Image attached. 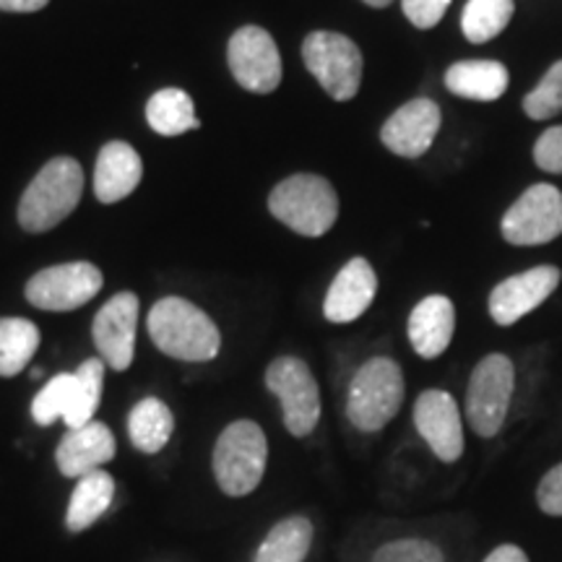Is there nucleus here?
<instances>
[{
	"instance_id": "31",
	"label": "nucleus",
	"mask_w": 562,
	"mask_h": 562,
	"mask_svg": "<svg viewBox=\"0 0 562 562\" xmlns=\"http://www.w3.org/2000/svg\"><path fill=\"white\" fill-rule=\"evenodd\" d=\"M533 161L539 170L562 175V125H552L533 144Z\"/></svg>"
},
{
	"instance_id": "12",
	"label": "nucleus",
	"mask_w": 562,
	"mask_h": 562,
	"mask_svg": "<svg viewBox=\"0 0 562 562\" xmlns=\"http://www.w3.org/2000/svg\"><path fill=\"white\" fill-rule=\"evenodd\" d=\"M136 326H138V297L133 292H121L104 302L94 315V336L100 360L115 372H125L136 351Z\"/></svg>"
},
{
	"instance_id": "26",
	"label": "nucleus",
	"mask_w": 562,
	"mask_h": 562,
	"mask_svg": "<svg viewBox=\"0 0 562 562\" xmlns=\"http://www.w3.org/2000/svg\"><path fill=\"white\" fill-rule=\"evenodd\" d=\"M40 347V328L26 318H0V378L19 375Z\"/></svg>"
},
{
	"instance_id": "28",
	"label": "nucleus",
	"mask_w": 562,
	"mask_h": 562,
	"mask_svg": "<svg viewBox=\"0 0 562 562\" xmlns=\"http://www.w3.org/2000/svg\"><path fill=\"white\" fill-rule=\"evenodd\" d=\"M70 389H74V372H60V375L50 378L32 402L34 422L42 427H50L63 419L70 402Z\"/></svg>"
},
{
	"instance_id": "6",
	"label": "nucleus",
	"mask_w": 562,
	"mask_h": 562,
	"mask_svg": "<svg viewBox=\"0 0 562 562\" xmlns=\"http://www.w3.org/2000/svg\"><path fill=\"white\" fill-rule=\"evenodd\" d=\"M302 60L336 102L355 100L362 83V53L347 34L313 32L302 42Z\"/></svg>"
},
{
	"instance_id": "24",
	"label": "nucleus",
	"mask_w": 562,
	"mask_h": 562,
	"mask_svg": "<svg viewBox=\"0 0 562 562\" xmlns=\"http://www.w3.org/2000/svg\"><path fill=\"white\" fill-rule=\"evenodd\" d=\"M146 121L159 136H182V133L199 128L193 100L182 89H161L146 104Z\"/></svg>"
},
{
	"instance_id": "27",
	"label": "nucleus",
	"mask_w": 562,
	"mask_h": 562,
	"mask_svg": "<svg viewBox=\"0 0 562 562\" xmlns=\"http://www.w3.org/2000/svg\"><path fill=\"white\" fill-rule=\"evenodd\" d=\"M513 11V0H469L461 13V30L469 42L482 45L495 40L510 24Z\"/></svg>"
},
{
	"instance_id": "30",
	"label": "nucleus",
	"mask_w": 562,
	"mask_h": 562,
	"mask_svg": "<svg viewBox=\"0 0 562 562\" xmlns=\"http://www.w3.org/2000/svg\"><path fill=\"white\" fill-rule=\"evenodd\" d=\"M370 562H446V554L427 539H398L383 544Z\"/></svg>"
},
{
	"instance_id": "5",
	"label": "nucleus",
	"mask_w": 562,
	"mask_h": 562,
	"mask_svg": "<svg viewBox=\"0 0 562 562\" xmlns=\"http://www.w3.org/2000/svg\"><path fill=\"white\" fill-rule=\"evenodd\" d=\"M269 461V442L256 422L237 419L214 446V476L224 495L245 497L258 487Z\"/></svg>"
},
{
	"instance_id": "18",
	"label": "nucleus",
	"mask_w": 562,
	"mask_h": 562,
	"mask_svg": "<svg viewBox=\"0 0 562 562\" xmlns=\"http://www.w3.org/2000/svg\"><path fill=\"white\" fill-rule=\"evenodd\" d=\"M456 331V307L453 302L442 294H430L414 307L409 315V341L414 351L425 360H435L442 351L451 347Z\"/></svg>"
},
{
	"instance_id": "15",
	"label": "nucleus",
	"mask_w": 562,
	"mask_h": 562,
	"mask_svg": "<svg viewBox=\"0 0 562 562\" xmlns=\"http://www.w3.org/2000/svg\"><path fill=\"white\" fill-rule=\"evenodd\" d=\"M440 131V108L438 102L419 97L406 102L385 121L381 128V140L385 149L404 159H417L432 146Z\"/></svg>"
},
{
	"instance_id": "36",
	"label": "nucleus",
	"mask_w": 562,
	"mask_h": 562,
	"mask_svg": "<svg viewBox=\"0 0 562 562\" xmlns=\"http://www.w3.org/2000/svg\"><path fill=\"white\" fill-rule=\"evenodd\" d=\"M364 3L372 5V9H385V5H391V0H364Z\"/></svg>"
},
{
	"instance_id": "35",
	"label": "nucleus",
	"mask_w": 562,
	"mask_h": 562,
	"mask_svg": "<svg viewBox=\"0 0 562 562\" xmlns=\"http://www.w3.org/2000/svg\"><path fill=\"white\" fill-rule=\"evenodd\" d=\"M47 3H50V0H0V11L34 13V11L45 9Z\"/></svg>"
},
{
	"instance_id": "14",
	"label": "nucleus",
	"mask_w": 562,
	"mask_h": 562,
	"mask_svg": "<svg viewBox=\"0 0 562 562\" xmlns=\"http://www.w3.org/2000/svg\"><path fill=\"white\" fill-rule=\"evenodd\" d=\"M414 425L440 461L453 463L463 453V425L456 398L448 391L430 389L414 404Z\"/></svg>"
},
{
	"instance_id": "33",
	"label": "nucleus",
	"mask_w": 562,
	"mask_h": 562,
	"mask_svg": "<svg viewBox=\"0 0 562 562\" xmlns=\"http://www.w3.org/2000/svg\"><path fill=\"white\" fill-rule=\"evenodd\" d=\"M537 503L547 516H562V463L550 469L537 487Z\"/></svg>"
},
{
	"instance_id": "10",
	"label": "nucleus",
	"mask_w": 562,
	"mask_h": 562,
	"mask_svg": "<svg viewBox=\"0 0 562 562\" xmlns=\"http://www.w3.org/2000/svg\"><path fill=\"white\" fill-rule=\"evenodd\" d=\"M501 232L510 245H547L562 235V193L550 182L531 186L505 211Z\"/></svg>"
},
{
	"instance_id": "16",
	"label": "nucleus",
	"mask_w": 562,
	"mask_h": 562,
	"mask_svg": "<svg viewBox=\"0 0 562 562\" xmlns=\"http://www.w3.org/2000/svg\"><path fill=\"white\" fill-rule=\"evenodd\" d=\"M112 456H115L112 430L104 422L94 419L63 435L58 451H55V463H58L63 476L81 480L91 472H100L102 463L112 461Z\"/></svg>"
},
{
	"instance_id": "4",
	"label": "nucleus",
	"mask_w": 562,
	"mask_h": 562,
	"mask_svg": "<svg viewBox=\"0 0 562 562\" xmlns=\"http://www.w3.org/2000/svg\"><path fill=\"white\" fill-rule=\"evenodd\" d=\"M404 404V372L391 357H372L351 378L347 417L357 430L378 432Z\"/></svg>"
},
{
	"instance_id": "1",
	"label": "nucleus",
	"mask_w": 562,
	"mask_h": 562,
	"mask_svg": "<svg viewBox=\"0 0 562 562\" xmlns=\"http://www.w3.org/2000/svg\"><path fill=\"white\" fill-rule=\"evenodd\" d=\"M149 336L159 351L182 362H209L220 355L222 336L214 321L193 302L165 297L151 307Z\"/></svg>"
},
{
	"instance_id": "25",
	"label": "nucleus",
	"mask_w": 562,
	"mask_h": 562,
	"mask_svg": "<svg viewBox=\"0 0 562 562\" xmlns=\"http://www.w3.org/2000/svg\"><path fill=\"white\" fill-rule=\"evenodd\" d=\"M104 364L97 357L81 362V368L74 372V389H70V402L68 409L63 414V422L68 425V430L89 425L94 422V414L100 409L102 402V385H104Z\"/></svg>"
},
{
	"instance_id": "17",
	"label": "nucleus",
	"mask_w": 562,
	"mask_h": 562,
	"mask_svg": "<svg viewBox=\"0 0 562 562\" xmlns=\"http://www.w3.org/2000/svg\"><path fill=\"white\" fill-rule=\"evenodd\" d=\"M378 292V277L370 261L364 258H351L341 266L331 281V290L323 302V315L331 323H351L357 321L372 305Z\"/></svg>"
},
{
	"instance_id": "8",
	"label": "nucleus",
	"mask_w": 562,
	"mask_h": 562,
	"mask_svg": "<svg viewBox=\"0 0 562 562\" xmlns=\"http://www.w3.org/2000/svg\"><path fill=\"white\" fill-rule=\"evenodd\" d=\"M266 385L279 398L281 419L294 438H305L321 419V391L300 357H279L266 370Z\"/></svg>"
},
{
	"instance_id": "11",
	"label": "nucleus",
	"mask_w": 562,
	"mask_h": 562,
	"mask_svg": "<svg viewBox=\"0 0 562 562\" xmlns=\"http://www.w3.org/2000/svg\"><path fill=\"white\" fill-rule=\"evenodd\" d=\"M227 63L235 81L252 94H269L281 81V58L273 37L261 26H243L229 37Z\"/></svg>"
},
{
	"instance_id": "7",
	"label": "nucleus",
	"mask_w": 562,
	"mask_h": 562,
	"mask_svg": "<svg viewBox=\"0 0 562 562\" xmlns=\"http://www.w3.org/2000/svg\"><path fill=\"white\" fill-rule=\"evenodd\" d=\"M516 385V368L505 355H487L476 364L467 389V419L480 438L503 430Z\"/></svg>"
},
{
	"instance_id": "9",
	"label": "nucleus",
	"mask_w": 562,
	"mask_h": 562,
	"mask_svg": "<svg viewBox=\"0 0 562 562\" xmlns=\"http://www.w3.org/2000/svg\"><path fill=\"white\" fill-rule=\"evenodd\" d=\"M100 290L102 271L89 261H76L34 273L26 284V300L40 311L68 313L94 300Z\"/></svg>"
},
{
	"instance_id": "29",
	"label": "nucleus",
	"mask_w": 562,
	"mask_h": 562,
	"mask_svg": "<svg viewBox=\"0 0 562 562\" xmlns=\"http://www.w3.org/2000/svg\"><path fill=\"white\" fill-rule=\"evenodd\" d=\"M524 112L531 121H547L562 112V60L554 63L539 87L524 97Z\"/></svg>"
},
{
	"instance_id": "23",
	"label": "nucleus",
	"mask_w": 562,
	"mask_h": 562,
	"mask_svg": "<svg viewBox=\"0 0 562 562\" xmlns=\"http://www.w3.org/2000/svg\"><path fill=\"white\" fill-rule=\"evenodd\" d=\"M313 544V524L305 516H290L266 533L252 562H305Z\"/></svg>"
},
{
	"instance_id": "21",
	"label": "nucleus",
	"mask_w": 562,
	"mask_h": 562,
	"mask_svg": "<svg viewBox=\"0 0 562 562\" xmlns=\"http://www.w3.org/2000/svg\"><path fill=\"white\" fill-rule=\"evenodd\" d=\"M115 497V480L108 472H91L76 482L66 513L68 531L79 533L94 526L108 513Z\"/></svg>"
},
{
	"instance_id": "3",
	"label": "nucleus",
	"mask_w": 562,
	"mask_h": 562,
	"mask_svg": "<svg viewBox=\"0 0 562 562\" xmlns=\"http://www.w3.org/2000/svg\"><path fill=\"white\" fill-rule=\"evenodd\" d=\"M269 211L297 235L321 237L336 224L339 195H336L334 186L326 178L292 175L271 191Z\"/></svg>"
},
{
	"instance_id": "34",
	"label": "nucleus",
	"mask_w": 562,
	"mask_h": 562,
	"mask_svg": "<svg viewBox=\"0 0 562 562\" xmlns=\"http://www.w3.org/2000/svg\"><path fill=\"white\" fill-rule=\"evenodd\" d=\"M484 562H529L526 552L516 544H501L497 550H492Z\"/></svg>"
},
{
	"instance_id": "13",
	"label": "nucleus",
	"mask_w": 562,
	"mask_h": 562,
	"mask_svg": "<svg viewBox=\"0 0 562 562\" xmlns=\"http://www.w3.org/2000/svg\"><path fill=\"white\" fill-rule=\"evenodd\" d=\"M558 266H533L529 271L503 279L490 294V315L497 326H513L537 311L560 286Z\"/></svg>"
},
{
	"instance_id": "19",
	"label": "nucleus",
	"mask_w": 562,
	"mask_h": 562,
	"mask_svg": "<svg viewBox=\"0 0 562 562\" xmlns=\"http://www.w3.org/2000/svg\"><path fill=\"white\" fill-rule=\"evenodd\" d=\"M144 178L138 151L125 140H110L102 146L94 167V193L102 203H117L136 191Z\"/></svg>"
},
{
	"instance_id": "22",
	"label": "nucleus",
	"mask_w": 562,
	"mask_h": 562,
	"mask_svg": "<svg viewBox=\"0 0 562 562\" xmlns=\"http://www.w3.org/2000/svg\"><path fill=\"white\" fill-rule=\"evenodd\" d=\"M175 417L161 398L146 396L133 406L128 417L131 442L140 453H159L172 438Z\"/></svg>"
},
{
	"instance_id": "2",
	"label": "nucleus",
	"mask_w": 562,
	"mask_h": 562,
	"mask_svg": "<svg viewBox=\"0 0 562 562\" xmlns=\"http://www.w3.org/2000/svg\"><path fill=\"white\" fill-rule=\"evenodd\" d=\"M83 170L76 159L55 157L37 172L19 201V224L26 232H47L79 206Z\"/></svg>"
},
{
	"instance_id": "32",
	"label": "nucleus",
	"mask_w": 562,
	"mask_h": 562,
	"mask_svg": "<svg viewBox=\"0 0 562 562\" xmlns=\"http://www.w3.org/2000/svg\"><path fill=\"white\" fill-rule=\"evenodd\" d=\"M406 19L412 21L417 30H432L446 16L451 0H402Z\"/></svg>"
},
{
	"instance_id": "20",
	"label": "nucleus",
	"mask_w": 562,
	"mask_h": 562,
	"mask_svg": "<svg viewBox=\"0 0 562 562\" xmlns=\"http://www.w3.org/2000/svg\"><path fill=\"white\" fill-rule=\"evenodd\" d=\"M508 68L497 60H461L448 68L446 87L451 94L474 102H495L508 91Z\"/></svg>"
}]
</instances>
